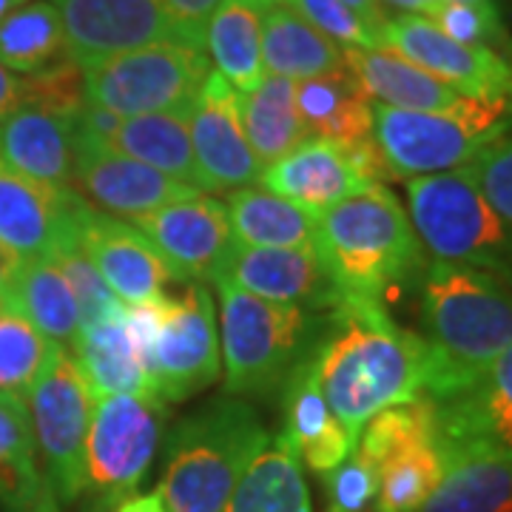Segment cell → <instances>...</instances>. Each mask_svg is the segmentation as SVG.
Listing matches in <instances>:
<instances>
[{
  "label": "cell",
  "mask_w": 512,
  "mask_h": 512,
  "mask_svg": "<svg viewBox=\"0 0 512 512\" xmlns=\"http://www.w3.org/2000/svg\"><path fill=\"white\" fill-rule=\"evenodd\" d=\"M313 367L333 419L356 447L387 407L424 396V342L393 322L382 302L342 296L313 348Z\"/></svg>",
  "instance_id": "6da1fadb"
},
{
  "label": "cell",
  "mask_w": 512,
  "mask_h": 512,
  "mask_svg": "<svg viewBox=\"0 0 512 512\" xmlns=\"http://www.w3.org/2000/svg\"><path fill=\"white\" fill-rule=\"evenodd\" d=\"M424 396L453 399L512 345V291L495 276L427 259L421 268Z\"/></svg>",
  "instance_id": "7a4b0ae2"
},
{
  "label": "cell",
  "mask_w": 512,
  "mask_h": 512,
  "mask_svg": "<svg viewBox=\"0 0 512 512\" xmlns=\"http://www.w3.org/2000/svg\"><path fill=\"white\" fill-rule=\"evenodd\" d=\"M316 251L345 296L382 305L387 293L424 268V248L407 208L384 183L322 211Z\"/></svg>",
  "instance_id": "3957f363"
},
{
  "label": "cell",
  "mask_w": 512,
  "mask_h": 512,
  "mask_svg": "<svg viewBox=\"0 0 512 512\" xmlns=\"http://www.w3.org/2000/svg\"><path fill=\"white\" fill-rule=\"evenodd\" d=\"M268 439L254 407L239 396L214 399L180 421L165 439L157 487L168 512H222Z\"/></svg>",
  "instance_id": "277c9868"
},
{
  "label": "cell",
  "mask_w": 512,
  "mask_h": 512,
  "mask_svg": "<svg viewBox=\"0 0 512 512\" xmlns=\"http://www.w3.org/2000/svg\"><path fill=\"white\" fill-rule=\"evenodd\" d=\"M220 348L228 396H271L319 342L325 322L296 305H276L217 279Z\"/></svg>",
  "instance_id": "5b68a950"
},
{
  "label": "cell",
  "mask_w": 512,
  "mask_h": 512,
  "mask_svg": "<svg viewBox=\"0 0 512 512\" xmlns=\"http://www.w3.org/2000/svg\"><path fill=\"white\" fill-rule=\"evenodd\" d=\"M512 131V100L464 97L444 111H404L373 103V143L390 180L458 171Z\"/></svg>",
  "instance_id": "8992f818"
},
{
  "label": "cell",
  "mask_w": 512,
  "mask_h": 512,
  "mask_svg": "<svg viewBox=\"0 0 512 512\" xmlns=\"http://www.w3.org/2000/svg\"><path fill=\"white\" fill-rule=\"evenodd\" d=\"M407 217L433 259L484 271L512 291V222L464 171L407 180Z\"/></svg>",
  "instance_id": "52a82bcc"
},
{
  "label": "cell",
  "mask_w": 512,
  "mask_h": 512,
  "mask_svg": "<svg viewBox=\"0 0 512 512\" xmlns=\"http://www.w3.org/2000/svg\"><path fill=\"white\" fill-rule=\"evenodd\" d=\"M165 413L168 407L154 393H120L94 402L83 490L92 512H114L137 495L163 439Z\"/></svg>",
  "instance_id": "ba28073f"
},
{
  "label": "cell",
  "mask_w": 512,
  "mask_h": 512,
  "mask_svg": "<svg viewBox=\"0 0 512 512\" xmlns=\"http://www.w3.org/2000/svg\"><path fill=\"white\" fill-rule=\"evenodd\" d=\"M208 74L211 60L202 46L160 40L83 69V89L86 103L117 117L191 111Z\"/></svg>",
  "instance_id": "9c48e42d"
},
{
  "label": "cell",
  "mask_w": 512,
  "mask_h": 512,
  "mask_svg": "<svg viewBox=\"0 0 512 512\" xmlns=\"http://www.w3.org/2000/svg\"><path fill=\"white\" fill-rule=\"evenodd\" d=\"M43 476L60 504H74L86 490V439L94 399L72 350L57 345L49 365L26 393Z\"/></svg>",
  "instance_id": "30bf717a"
},
{
  "label": "cell",
  "mask_w": 512,
  "mask_h": 512,
  "mask_svg": "<svg viewBox=\"0 0 512 512\" xmlns=\"http://www.w3.org/2000/svg\"><path fill=\"white\" fill-rule=\"evenodd\" d=\"M220 322L205 282H188L180 296L165 293V319L157 339V396L185 402L220 379Z\"/></svg>",
  "instance_id": "8fae6325"
},
{
  "label": "cell",
  "mask_w": 512,
  "mask_h": 512,
  "mask_svg": "<svg viewBox=\"0 0 512 512\" xmlns=\"http://www.w3.org/2000/svg\"><path fill=\"white\" fill-rule=\"evenodd\" d=\"M134 225L183 282H217L239 248L228 208L205 194L163 205Z\"/></svg>",
  "instance_id": "7c38bea8"
},
{
  "label": "cell",
  "mask_w": 512,
  "mask_h": 512,
  "mask_svg": "<svg viewBox=\"0 0 512 512\" xmlns=\"http://www.w3.org/2000/svg\"><path fill=\"white\" fill-rule=\"evenodd\" d=\"M89 208L74 188L37 183L0 160V242L23 259L57 256L80 245Z\"/></svg>",
  "instance_id": "4fadbf2b"
},
{
  "label": "cell",
  "mask_w": 512,
  "mask_h": 512,
  "mask_svg": "<svg viewBox=\"0 0 512 512\" xmlns=\"http://www.w3.org/2000/svg\"><path fill=\"white\" fill-rule=\"evenodd\" d=\"M80 69L160 40H183L160 0H49ZM185 43V40H183Z\"/></svg>",
  "instance_id": "5bb4252c"
},
{
  "label": "cell",
  "mask_w": 512,
  "mask_h": 512,
  "mask_svg": "<svg viewBox=\"0 0 512 512\" xmlns=\"http://www.w3.org/2000/svg\"><path fill=\"white\" fill-rule=\"evenodd\" d=\"M188 128L208 194L259 183L265 165L256 160L254 148L245 137L239 92L220 72H211L202 83L188 114Z\"/></svg>",
  "instance_id": "9a60e30c"
},
{
  "label": "cell",
  "mask_w": 512,
  "mask_h": 512,
  "mask_svg": "<svg viewBox=\"0 0 512 512\" xmlns=\"http://www.w3.org/2000/svg\"><path fill=\"white\" fill-rule=\"evenodd\" d=\"M72 188L103 214L134 222L171 202L200 197L202 191L177 183L148 165L131 160L106 143L77 137V163Z\"/></svg>",
  "instance_id": "2e32d148"
},
{
  "label": "cell",
  "mask_w": 512,
  "mask_h": 512,
  "mask_svg": "<svg viewBox=\"0 0 512 512\" xmlns=\"http://www.w3.org/2000/svg\"><path fill=\"white\" fill-rule=\"evenodd\" d=\"M80 248L126 305L148 302L180 276L134 222L89 208L80 225Z\"/></svg>",
  "instance_id": "e0dca14e"
},
{
  "label": "cell",
  "mask_w": 512,
  "mask_h": 512,
  "mask_svg": "<svg viewBox=\"0 0 512 512\" xmlns=\"http://www.w3.org/2000/svg\"><path fill=\"white\" fill-rule=\"evenodd\" d=\"M222 279L276 305L330 311L345 296L316 248H248L239 245Z\"/></svg>",
  "instance_id": "ac0fdd59"
},
{
  "label": "cell",
  "mask_w": 512,
  "mask_h": 512,
  "mask_svg": "<svg viewBox=\"0 0 512 512\" xmlns=\"http://www.w3.org/2000/svg\"><path fill=\"white\" fill-rule=\"evenodd\" d=\"M433 413L444 447L512 456V345L470 387L433 404Z\"/></svg>",
  "instance_id": "d6986e66"
},
{
  "label": "cell",
  "mask_w": 512,
  "mask_h": 512,
  "mask_svg": "<svg viewBox=\"0 0 512 512\" xmlns=\"http://www.w3.org/2000/svg\"><path fill=\"white\" fill-rule=\"evenodd\" d=\"M0 160L37 183L72 188L77 117L20 103L0 120Z\"/></svg>",
  "instance_id": "ffe728a7"
},
{
  "label": "cell",
  "mask_w": 512,
  "mask_h": 512,
  "mask_svg": "<svg viewBox=\"0 0 512 512\" xmlns=\"http://www.w3.org/2000/svg\"><path fill=\"white\" fill-rule=\"evenodd\" d=\"M285 399V430L282 436L291 441L296 456L305 458L313 473L328 476L356 450L348 433L333 419L322 387L316 382L313 350L293 367L291 376L282 384Z\"/></svg>",
  "instance_id": "44dd1931"
},
{
  "label": "cell",
  "mask_w": 512,
  "mask_h": 512,
  "mask_svg": "<svg viewBox=\"0 0 512 512\" xmlns=\"http://www.w3.org/2000/svg\"><path fill=\"white\" fill-rule=\"evenodd\" d=\"M259 185L316 214L367 188L350 165L345 148L328 140H308L279 163L268 165L259 177Z\"/></svg>",
  "instance_id": "7402d4cb"
},
{
  "label": "cell",
  "mask_w": 512,
  "mask_h": 512,
  "mask_svg": "<svg viewBox=\"0 0 512 512\" xmlns=\"http://www.w3.org/2000/svg\"><path fill=\"white\" fill-rule=\"evenodd\" d=\"M296 111L311 140L348 148L373 137V97L362 89L348 63L342 69L296 83Z\"/></svg>",
  "instance_id": "603a6c76"
},
{
  "label": "cell",
  "mask_w": 512,
  "mask_h": 512,
  "mask_svg": "<svg viewBox=\"0 0 512 512\" xmlns=\"http://www.w3.org/2000/svg\"><path fill=\"white\" fill-rule=\"evenodd\" d=\"M0 510L60 512L40 467L26 399L12 393H0Z\"/></svg>",
  "instance_id": "cb8c5ba5"
},
{
  "label": "cell",
  "mask_w": 512,
  "mask_h": 512,
  "mask_svg": "<svg viewBox=\"0 0 512 512\" xmlns=\"http://www.w3.org/2000/svg\"><path fill=\"white\" fill-rule=\"evenodd\" d=\"M421 512H512V456L444 447V473Z\"/></svg>",
  "instance_id": "d4e9b609"
},
{
  "label": "cell",
  "mask_w": 512,
  "mask_h": 512,
  "mask_svg": "<svg viewBox=\"0 0 512 512\" xmlns=\"http://www.w3.org/2000/svg\"><path fill=\"white\" fill-rule=\"evenodd\" d=\"M345 63L376 103L404 111H444L458 106L464 94L441 83L390 49H345Z\"/></svg>",
  "instance_id": "484cf974"
},
{
  "label": "cell",
  "mask_w": 512,
  "mask_h": 512,
  "mask_svg": "<svg viewBox=\"0 0 512 512\" xmlns=\"http://www.w3.org/2000/svg\"><path fill=\"white\" fill-rule=\"evenodd\" d=\"M265 74L308 80L345 66V49L302 18L288 0H271L262 12Z\"/></svg>",
  "instance_id": "4316f807"
},
{
  "label": "cell",
  "mask_w": 512,
  "mask_h": 512,
  "mask_svg": "<svg viewBox=\"0 0 512 512\" xmlns=\"http://www.w3.org/2000/svg\"><path fill=\"white\" fill-rule=\"evenodd\" d=\"M188 114L191 111H157V114L123 117L120 128L109 140V148L160 171L177 183L205 191V180L191 146Z\"/></svg>",
  "instance_id": "83f0119b"
},
{
  "label": "cell",
  "mask_w": 512,
  "mask_h": 512,
  "mask_svg": "<svg viewBox=\"0 0 512 512\" xmlns=\"http://www.w3.org/2000/svg\"><path fill=\"white\" fill-rule=\"evenodd\" d=\"M228 217L239 245L248 248H316L319 214L268 188H237L228 194Z\"/></svg>",
  "instance_id": "f1b7e54d"
},
{
  "label": "cell",
  "mask_w": 512,
  "mask_h": 512,
  "mask_svg": "<svg viewBox=\"0 0 512 512\" xmlns=\"http://www.w3.org/2000/svg\"><path fill=\"white\" fill-rule=\"evenodd\" d=\"M271 0H222L205 23V49L217 72L239 94L254 92L265 77L262 12Z\"/></svg>",
  "instance_id": "f546056e"
},
{
  "label": "cell",
  "mask_w": 512,
  "mask_h": 512,
  "mask_svg": "<svg viewBox=\"0 0 512 512\" xmlns=\"http://www.w3.org/2000/svg\"><path fill=\"white\" fill-rule=\"evenodd\" d=\"M222 512H313L302 458L282 433L259 450Z\"/></svg>",
  "instance_id": "4dcf8cb0"
},
{
  "label": "cell",
  "mask_w": 512,
  "mask_h": 512,
  "mask_svg": "<svg viewBox=\"0 0 512 512\" xmlns=\"http://www.w3.org/2000/svg\"><path fill=\"white\" fill-rule=\"evenodd\" d=\"M69 350L89 384L94 402L106 396H120V393L157 396V390L151 387L146 370L134 353L123 316L111 322H100V325H83Z\"/></svg>",
  "instance_id": "1f68e13d"
},
{
  "label": "cell",
  "mask_w": 512,
  "mask_h": 512,
  "mask_svg": "<svg viewBox=\"0 0 512 512\" xmlns=\"http://www.w3.org/2000/svg\"><path fill=\"white\" fill-rule=\"evenodd\" d=\"M3 311L18 313L46 339L66 348H72L83 328L72 288L52 256L23 259L15 288L9 293Z\"/></svg>",
  "instance_id": "d6a6232c"
},
{
  "label": "cell",
  "mask_w": 512,
  "mask_h": 512,
  "mask_svg": "<svg viewBox=\"0 0 512 512\" xmlns=\"http://www.w3.org/2000/svg\"><path fill=\"white\" fill-rule=\"evenodd\" d=\"M296 83L279 74H265L254 92L239 94L242 128L254 148L256 160L265 165L279 163L291 151L308 143V131L296 111Z\"/></svg>",
  "instance_id": "836d02e7"
},
{
  "label": "cell",
  "mask_w": 512,
  "mask_h": 512,
  "mask_svg": "<svg viewBox=\"0 0 512 512\" xmlns=\"http://www.w3.org/2000/svg\"><path fill=\"white\" fill-rule=\"evenodd\" d=\"M69 57L63 20L49 0H29L0 23V66L37 74Z\"/></svg>",
  "instance_id": "e575fe53"
},
{
  "label": "cell",
  "mask_w": 512,
  "mask_h": 512,
  "mask_svg": "<svg viewBox=\"0 0 512 512\" xmlns=\"http://www.w3.org/2000/svg\"><path fill=\"white\" fill-rule=\"evenodd\" d=\"M444 473V447L439 436L384 467L379 478L376 512H421Z\"/></svg>",
  "instance_id": "d590c367"
},
{
  "label": "cell",
  "mask_w": 512,
  "mask_h": 512,
  "mask_svg": "<svg viewBox=\"0 0 512 512\" xmlns=\"http://www.w3.org/2000/svg\"><path fill=\"white\" fill-rule=\"evenodd\" d=\"M57 342L46 339L18 313H0V393L23 396L49 365Z\"/></svg>",
  "instance_id": "8d00e7d4"
},
{
  "label": "cell",
  "mask_w": 512,
  "mask_h": 512,
  "mask_svg": "<svg viewBox=\"0 0 512 512\" xmlns=\"http://www.w3.org/2000/svg\"><path fill=\"white\" fill-rule=\"evenodd\" d=\"M60 268V274L66 276L69 288L74 293V302L80 308V322L83 325H100V322H111L120 319L126 313V305L114 296L106 279L92 265V259L83 254L80 245H72L66 251L52 256Z\"/></svg>",
  "instance_id": "74e56055"
},
{
  "label": "cell",
  "mask_w": 512,
  "mask_h": 512,
  "mask_svg": "<svg viewBox=\"0 0 512 512\" xmlns=\"http://www.w3.org/2000/svg\"><path fill=\"white\" fill-rule=\"evenodd\" d=\"M444 35L467 46H487L498 52H512V37L504 29L498 3H453L441 0L439 9L430 15Z\"/></svg>",
  "instance_id": "f35d334b"
},
{
  "label": "cell",
  "mask_w": 512,
  "mask_h": 512,
  "mask_svg": "<svg viewBox=\"0 0 512 512\" xmlns=\"http://www.w3.org/2000/svg\"><path fill=\"white\" fill-rule=\"evenodd\" d=\"M23 103L57 111L66 117H77L86 106L83 69L74 63L72 57H66V60H60L43 72L29 74L23 80Z\"/></svg>",
  "instance_id": "ab89813d"
},
{
  "label": "cell",
  "mask_w": 512,
  "mask_h": 512,
  "mask_svg": "<svg viewBox=\"0 0 512 512\" xmlns=\"http://www.w3.org/2000/svg\"><path fill=\"white\" fill-rule=\"evenodd\" d=\"M322 481L328 487V512H376L379 470L359 450H353Z\"/></svg>",
  "instance_id": "60d3db41"
},
{
  "label": "cell",
  "mask_w": 512,
  "mask_h": 512,
  "mask_svg": "<svg viewBox=\"0 0 512 512\" xmlns=\"http://www.w3.org/2000/svg\"><path fill=\"white\" fill-rule=\"evenodd\" d=\"M458 171H464L484 194V200L490 202L501 217L512 222V131L498 137L473 163Z\"/></svg>",
  "instance_id": "b9f144b4"
},
{
  "label": "cell",
  "mask_w": 512,
  "mask_h": 512,
  "mask_svg": "<svg viewBox=\"0 0 512 512\" xmlns=\"http://www.w3.org/2000/svg\"><path fill=\"white\" fill-rule=\"evenodd\" d=\"M293 9L316 26L336 46L345 49H376V35L350 12L342 0H288Z\"/></svg>",
  "instance_id": "7bdbcfd3"
},
{
  "label": "cell",
  "mask_w": 512,
  "mask_h": 512,
  "mask_svg": "<svg viewBox=\"0 0 512 512\" xmlns=\"http://www.w3.org/2000/svg\"><path fill=\"white\" fill-rule=\"evenodd\" d=\"M185 43L205 49V23L222 0H160Z\"/></svg>",
  "instance_id": "ee69618b"
},
{
  "label": "cell",
  "mask_w": 512,
  "mask_h": 512,
  "mask_svg": "<svg viewBox=\"0 0 512 512\" xmlns=\"http://www.w3.org/2000/svg\"><path fill=\"white\" fill-rule=\"evenodd\" d=\"M20 265H23V256L18 251H12L6 242H0V305L6 308V299L15 288V279L20 274Z\"/></svg>",
  "instance_id": "f6af8a7d"
},
{
  "label": "cell",
  "mask_w": 512,
  "mask_h": 512,
  "mask_svg": "<svg viewBox=\"0 0 512 512\" xmlns=\"http://www.w3.org/2000/svg\"><path fill=\"white\" fill-rule=\"evenodd\" d=\"M23 103V80L6 66H0V120Z\"/></svg>",
  "instance_id": "bcb514c9"
},
{
  "label": "cell",
  "mask_w": 512,
  "mask_h": 512,
  "mask_svg": "<svg viewBox=\"0 0 512 512\" xmlns=\"http://www.w3.org/2000/svg\"><path fill=\"white\" fill-rule=\"evenodd\" d=\"M387 18H396V15H421V18H430L436 9H439L441 0H379Z\"/></svg>",
  "instance_id": "7dc6e473"
},
{
  "label": "cell",
  "mask_w": 512,
  "mask_h": 512,
  "mask_svg": "<svg viewBox=\"0 0 512 512\" xmlns=\"http://www.w3.org/2000/svg\"><path fill=\"white\" fill-rule=\"evenodd\" d=\"M345 6H348L350 12L356 15V18L365 23L367 29L373 32V35H379V29H382V23L387 20V15H384L382 3L379 0H342ZM379 46V43H376Z\"/></svg>",
  "instance_id": "c3c4849f"
},
{
  "label": "cell",
  "mask_w": 512,
  "mask_h": 512,
  "mask_svg": "<svg viewBox=\"0 0 512 512\" xmlns=\"http://www.w3.org/2000/svg\"><path fill=\"white\" fill-rule=\"evenodd\" d=\"M114 512H168V507H165L163 495L154 490L146 495H131Z\"/></svg>",
  "instance_id": "681fc988"
},
{
  "label": "cell",
  "mask_w": 512,
  "mask_h": 512,
  "mask_svg": "<svg viewBox=\"0 0 512 512\" xmlns=\"http://www.w3.org/2000/svg\"><path fill=\"white\" fill-rule=\"evenodd\" d=\"M23 3H29V0H0V23L9 18L18 6H23Z\"/></svg>",
  "instance_id": "f907efd6"
},
{
  "label": "cell",
  "mask_w": 512,
  "mask_h": 512,
  "mask_svg": "<svg viewBox=\"0 0 512 512\" xmlns=\"http://www.w3.org/2000/svg\"><path fill=\"white\" fill-rule=\"evenodd\" d=\"M453 3H487V0H453ZM495 3V0H493Z\"/></svg>",
  "instance_id": "816d5d0a"
},
{
  "label": "cell",
  "mask_w": 512,
  "mask_h": 512,
  "mask_svg": "<svg viewBox=\"0 0 512 512\" xmlns=\"http://www.w3.org/2000/svg\"><path fill=\"white\" fill-rule=\"evenodd\" d=\"M0 313H3V305H0Z\"/></svg>",
  "instance_id": "f5cc1de1"
}]
</instances>
